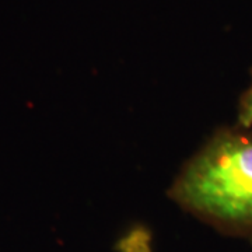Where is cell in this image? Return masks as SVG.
Segmentation results:
<instances>
[{"instance_id": "1", "label": "cell", "mask_w": 252, "mask_h": 252, "mask_svg": "<svg viewBox=\"0 0 252 252\" xmlns=\"http://www.w3.org/2000/svg\"><path fill=\"white\" fill-rule=\"evenodd\" d=\"M168 195L220 233L252 241V136L238 126L216 130Z\"/></svg>"}, {"instance_id": "2", "label": "cell", "mask_w": 252, "mask_h": 252, "mask_svg": "<svg viewBox=\"0 0 252 252\" xmlns=\"http://www.w3.org/2000/svg\"><path fill=\"white\" fill-rule=\"evenodd\" d=\"M238 127L250 129L252 127V80L250 87L244 91L238 102V115H237Z\"/></svg>"}]
</instances>
